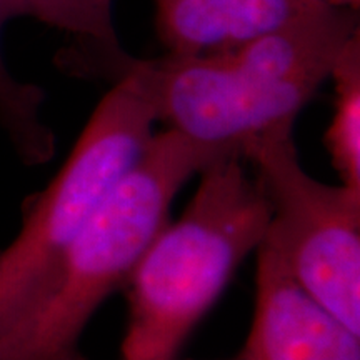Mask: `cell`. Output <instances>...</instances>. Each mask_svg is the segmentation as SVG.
I'll list each match as a JSON object with an SVG mask.
<instances>
[{
  "label": "cell",
  "instance_id": "6",
  "mask_svg": "<svg viewBox=\"0 0 360 360\" xmlns=\"http://www.w3.org/2000/svg\"><path fill=\"white\" fill-rule=\"evenodd\" d=\"M321 2L323 0H155V25L170 56H207L272 32Z\"/></svg>",
  "mask_w": 360,
  "mask_h": 360
},
{
  "label": "cell",
  "instance_id": "7",
  "mask_svg": "<svg viewBox=\"0 0 360 360\" xmlns=\"http://www.w3.org/2000/svg\"><path fill=\"white\" fill-rule=\"evenodd\" d=\"M13 15L0 0V127L22 164H47L56 155V134L44 122L45 92L39 85L19 80L8 69L2 51V30Z\"/></svg>",
  "mask_w": 360,
  "mask_h": 360
},
{
  "label": "cell",
  "instance_id": "9",
  "mask_svg": "<svg viewBox=\"0 0 360 360\" xmlns=\"http://www.w3.org/2000/svg\"><path fill=\"white\" fill-rule=\"evenodd\" d=\"M15 17H32L75 40V49L120 47L114 27V0H4Z\"/></svg>",
  "mask_w": 360,
  "mask_h": 360
},
{
  "label": "cell",
  "instance_id": "1",
  "mask_svg": "<svg viewBox=\"0 0 360 360\" xmlns=\"http://www.w3.org/2000/svg\"><path fill=\"white\" fill-rule=\"evenodd\" d=\"M215 159L175 130L154 134L0 340V360H87L80 340L89 322L122 289L148 242L169 222L177 192Z\"/></svg>",
  "mask_w": 360,
  "mask_h": 360
},
{
  "label": "cell",
  "instance_id": "2",
  "mask_svg": "<svg viewBox=\"0 0 360 360\" xmlns=\"http://www.w3.org/2000/svg\"><path fill=\"white\" fill-rule=\"evenodd\" d=\"M191 204L148 242L125 282L124 360L174 359L269 227V205L244 157L209 162Z\"/></svg>",
  "mask_w": 360,
  "mask_h": 360
},
{
  "label": "cell",
  "instance_id": "4",
  "mask_svg": "<svg viewBox=\"0 0 360 360\" xmlns=\"http://www.w3.org/2000/svg\"><path fill=\"white\" fill-rule=\"evenodd\" d=\"M244 160L269 205L264 242L309 294L360 334V191L307 174L294 127L259 137Z\"/></svg>",
  "mask_w": 360,
  "mask_h": 360
},
{
  "label": "cell",
  "instance_id": "3",
  "mask_svg": "<svg viewBox=\"0 0 360 360\" xmlns=\"http://www.w3.org/2000/svg\"><path fill=\"white\" fill-rule=\"evenodd\" d=\"M110 84L62 167L22 202L17 236L0 247V340L154 137V109L137 85Z\"/></svg>",
  "mask_w": 360,
  "mask_h": 360
},
{
  "label": "cell",
  "instance_id": "5",
  "mask_svg": "<svg viewBox=\"0 0 360 360\" xmlns=\"http://www.w3.org/2000/svg\"><path fill=\"white\" fill-rule=\"evenodd\" d=\"M242 360H360V334L295 281L267 242L257 249V299Z\"/></svg>",
  "mask_w": 360,
  "mask_h": 360
},
{
  "label": "cell",
  "instance_id": "11",
  "mask_svg": "<svg viewBox=\"0 0 360 360\" xmlns=\"http://www.w3.org/2000/svg\"><path fill=\"white\" fill-rule=\"evenodd\" d=\"M169 360H172V359H169Z\"/></svg>",
  "mask_w": 360,
  "mask_h": 360
},
{
  "label": "cell",
  "instance_id": "10",
  "mask_svg": "<svg viewBox=\"0 0 360 360\" xmlns=\"http://www.w3.org/2000/svg\"><path fill=\"white\" fill-rule=\"evenodd\" d=\"M327 2H328V0H327ZM335 2H340V0H335Z\"/></svg>",
  "mask_w": 360,
  "mask_h": 360
},
{
  "label": "cell",
  "instance_id": "8",
  "mask_svg": "<svg viewBox=\"0 0 360 360\" xmlns=\"http://www.w3.org/2000/svg\"><path fill=\"white\" fill-rule=\"evenodd\" d=\"M330 77L335 82V109L326 142L342 186L360 191V40L355 34Z\"/></svg>",
  "mask_w": 360,
  "mask_h": 360
}]
</instances>
